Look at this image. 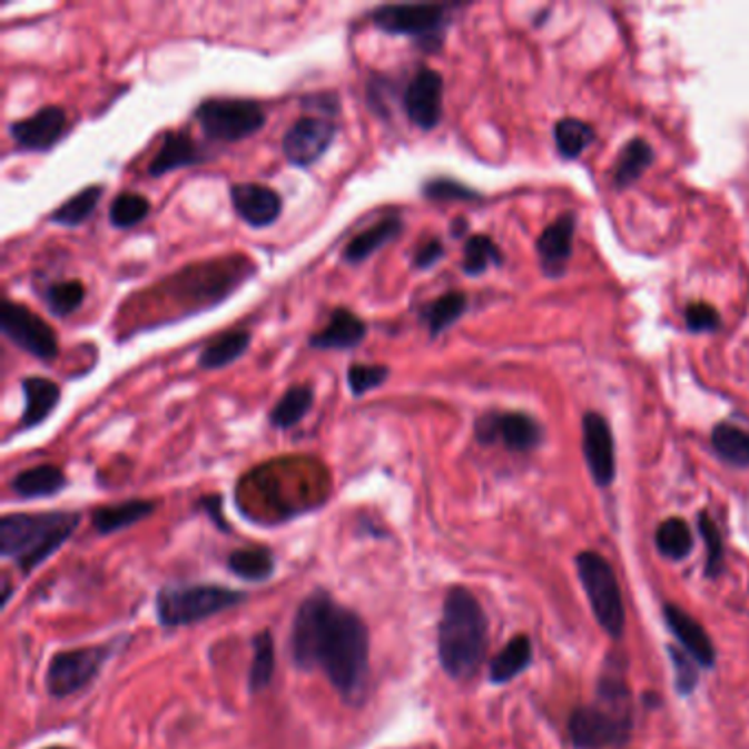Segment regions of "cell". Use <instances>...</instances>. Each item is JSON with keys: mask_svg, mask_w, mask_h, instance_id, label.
I'll use <instances>...</instances> for the list:
<instances>
[{"mask_svg": "<svg viewBox=\"0 0 749 749\" xmlns=\"http://www.w3.org/2000/svg\"><path fill=\"white\" fill-rule=\"evenodd\" d=\"M390 378L387 365H367V363H352L347 367V387L354 398H361L374 390H378Z\"/></svg>", "mask_w": 749, "mask_h": 749, "instance_id": "40", "label": "cell"}, {"mask_svg": "<svg viewBox=\"0 0 749 749\" xmlns=\"http://www.w3.org/2000/svg\"><path fill=\"white\" fill-rule=\"evenodd\" d=\"M656 548L668 561H686L694 548L692 528L681 516H670L656 530Z\"/></svg>", "mask_w": 749, "mask_h": 749, "instance_id": "30", "label": "cell"}, {"mask_svg": "<svg viewBox=\"0 0 749 749\" xmlns=\"http://www.w3.org/2000/svg\"><path fill=\"white\" fill-rule=\"evenodd\" d=\"M367 336V324L347 308H336L324 331L313 334L308 345L322 352H349Z\"/></svg>", "mask_w": 749, "mask_h": 749, "instance_id": "19", "label": "cell"}, {"mask_svg": "<svg viewBox=\"0 0 749 749\" xmlns=\"http://www.w3.org/2000/svg\"><path fill=\"white\" fill-rule=\"evenodd\" d=\"M686 326L690 333H714L721 328V317L710 304L697 302L686 308Z\"/></svg>", "mask_w": 749, "mask_h": 749, "instance_id": "43", "label": "cell"}, {"mask_svg": "<svg viewBox=\"0 0 749 749\" xmlns=\"http://www.w3.org/2000/svg\"><path fill=\"white\" fill-rule=\"evenodd\" d=\"M20 390L24 396V410L20 416V431L40 426L47 417L56 412L62 398V390L58 383L45 376H29L20 381Z\"/></svg>", "mask_w": 749, "mask_h": 749, "instance_id": "21", "label": "cell"}, {"mask_svg": "<svg viewBox=\"0 0 749 749\" xmlns=\"http://www.w3.org/2000/svg\"><path fill=\"white\" fill-rule=\"evenodd\" d=\"M667 651L672 670H674V690L681 697H690L699 686V670L701 668L697 667V662L681 649L668 647Z\"/></svg>", "mask_w": 749, "mask_h": 749, "instance_id": "41", "label": "cell"}, {"mask_svg": "<svg viewBox=\"0 0 749 749\" xmlns=\"http://www.w3.org/2000/svg\"><path fill=\"white\" fill-rule=\"evenodd\" d=\"M574 563L593 618L609 638L620 640L627 629V609L611 563L593 550L581 552Z\"/></svg>", "mask_w": 749, "mask_h": 749, "instance_id": "7", "label": "cell"}, {"mask_svg": "<svg viewBox=\"0 0 749 749\" xmlns=\"http://www.w3.org/2000/svg\"><path fill=\"white\" fill-rule=\"evenodd\" d=\"M442 101H444L442 76L428 67H420L403 95V108L410 121L424 132L437 128L442 121Z\"/></svg>", "mask_w": 749, "mask_h": 749, "instance_id": "14", "label": "cell"}, {"mask_svg": "<svg viewBox=\"0 0 749 749\" xmlns=\"http://www.w3.org/2000/svg\"><path fill=\"white\" fill-rule=\"evenodd\" d=\"M0 331L20 349L38 361L51 363L60 354V341L56 331L36 313L22 304L2 299L0 304Z\"/></svg>", "mask_w": 749, "mask_h": 749, "instance_id": "9", "label": "cell"}, {"mask_svg": "<svg viewBox=\"0 0 749 749\" xmlns=\"http://www.w3.org/2000/svg\"><path fill=\"white\" fill-rule=\"evenodd\" d=\"M205 161H209V155L189 137V132L187 130H176V132H167L164 137V144H161L159 152L155 155V159L148 166V174L159 178V176H166L174 169L200 166Z\"/></svg>", "mask_w": 749, "mask_h": 749, "instance_id": "20", "label": "cell"}, {"mask_svg": "<svg viewBox=\"0 0 749 749\" xmlns=\"http://www.w3.org/2000/svg\"><path fill=\"white\" fill-rule=\"evenodd\" d=\"M576 749L624 748L633 735V708L629 683L620 672L607 670L598 679L595 701L579 706L568 721Z\"/></svg>", "mask_w": 749, "mask_h": 749, "instance_id": "3", "label": "cell"}, {"mask_svg": "<svg viewBox=\"0 0 749 749\" xmlns=\"http://www.w3.org/2000/svg\"><path fill=\"white\" fill-rule=\"evenodd\" d=\"M503 253L489 236H473L464 245V259L462 268L466 275L477 277L484 275L491 266H501Z\"/></svg>", "mask_w": 749, "mask_h": 749, "instance_id": "39", "label": "cell"}, {"mask_svg": "<svg viewBox=\"0 0 749 749\" xmlns=\"http://www.w3.org/2000/svg\"><path fill=\"white\" fill-rule=\"evenodd\" d=\"M338 135V124L324 117L297 119L282 139L284 159L295 167L315 166L331 148Z\"/></svg>", "mask_w": 749, "mask_h": 749, "instance_id": "11", "label": "cell"}, {"mask_svg": "<svg viewBox=\"0 0 749 749\" xmlns=\"http://www.w3.org/2000/svg\"><path fill=\"white\" fill-rule=\"evenodd\" d=\"M712 449L714 453L735 469L749 466V433L730 422H721L712 428Z\"/></svg>", "mask_w": 749, "mask_h": 749, "instance_id": "31", "label": "cell"}, {"mask_svg": "<svg viewBox=\"0 0 749 749\" xmlns=\"http://www.w3.org/2000/svg\"><path fill=\"white\" fill-rule=\"evenodd\" d=\"M315 405V392L308 385H293L286 390V394L277 401V405L270 410L268 422L273 428L288 431L304 422V417L313 412Z\"/></svg>", "mask_w": 749, "mask_h": 749, "instance_id": "28", "label": "cell"}, {"mask_svg": "<svg viewBox=\"0 0 749 749\" xmlns=\"http://www.w3.org/2000/svg\"><path fill=\"white\" fill-rule=\"evenodd\" d=\"M273 674H275V640L270 631H259L253 638V660L247 677L250 694H257L264 688H268Z\"/></svg>", "mask_w": 749, "mask_h": 749, "instance_id": "34", "label": "cell"}, {"mask_svg": "<svg viewBox=\"0 0 749 749\" xmlns=\"http://www.w3.org/2000/svg\"><path fill=\"white\" fill-rule=\"evenodd\" d=\"M67 132V110L62 106H45L27 119L9 124V135L22 152H49Z\"/></svg>", "mask_w": 749, "mask_h": 749, "instance_id": "13", "label": "cell"}, {"mask_svg": "<svg viewBox=\"0 0 749 749\" xmlns=\"http://www.w3.org/2000/svg\"><path fill=\"white\" fill-rule=\"evenodd\" d=\"M11 593H13V589H11V581H9V576L4 574V576H2V604H7V602H9Z\"/></svg>", "mask_w": 749, "mask_h": 749, "instance_id": "46", "label": "cell"}, {"mask_svg": "<svg viewBox=\"0 0 749 749\" xmlns=\"http://www.w3.org/2000/svg\"><path fill=\"white\" fill-rule=\"evenodd\" d=\"M275 556L264 548L234 550L227 559V568L234 576L247 583H264L275 574Z\"/></svg>", "mask_w": 749, "mask_h": 749, "instance_id": "29", "label": "cell"}, {"mask_svg": "<svg viewBox=\"0 0 749 749\" xmlns=\"http://www.w3.org/2000/svg\"><path fill=\"white\" fill-rule=\"evenodd\" d=\"M110 658L106 644L82 647L56 653L47 668V692L53 699H67L83 690Z\"/></svg>", "mask_w": 749, "mask_h": 749, "instance_id": "10", "label": "cell"}, {"mask_svg": "<svg viewBox=\"0 0 749 749\" xmlns=\"http://www.w3.org/2000/svg\"><path fill=\"white\" fill-rule=\"evenodd\" d=\"M80 521L82 514L71 510L4 514L0 519V554L29 576L71 541Z\"/></svg>", "mask_w": 749, "mask_h": 749, "instance_id": "4", "label": "cell"}, {"mask_svg": "<svg viewBox=\"0 0 749 749\" xmlns=\"http://www.w3.org/2000/svg\"><path fill=\"white\" fill-rule=\"evenodd\" d=\"M198 505L207 512V516H209L220 530H229V525L225 523V516H223V497H220V495L203 497V500L198 501Z\"/></svg>", "mask_w": 749, "mask_h": 749, "instance_id": "45", "label": "cell"}, {"mask_svg": "<svg viewBox=\"0 0 749 749\" xmlns=\"http://www.w3.org/2000/svg\"><path fill=\"white\" fill-rule=\"evenodd\" d=\"M45 749H71V748H62V746H53V748H45Z\"/></svg>", "mask_w": 749, "mask_h": 749, "instance_id": "47", "label": "cell"}, {"mask_svg": "<svg viewBox=\"0 0 749 749\" xmlns=\"http://www.w3.org/2000/svg\"><path fill=\"white\" fill-rule=\"evenodd\" d=\"M403 229H405V223H403L401 216L394 214V216L383 218L381 223L372 225L369 229L361 231L358 236H354V238L347 243V247L343 249V262H345V264H352V266L363 264V262H365L367 257H372L376 250H381L383 247H387L390 243L398 240L401 234H403Z\"/></svg>", "mask_w": 749, "mask_h": 749, "instance_id": "24", "label": "cell"}, {"mask_svg": "<svg viewBox=\"0 0 749 749\" xmlns=\"http://www.w3.org/2000/svg\"><path fill=\"white\" fill-rule=\"evenodd\" d=\"M150 214V200L137 191H121L112 198L108 209V220L117 229H132L141 225Z\"/></svg>", "mask_w": 749, "mask_h": 749, "instance_id": "36", "label": "cell"}, {"mask_svg": "<svg viewBox=\"0 0 749 749\" xmlns=\"http://www.w3.org/2000/svg\"><path fill=\"white\" fill-rule=\"evenodd\" d=\"M653 161H656V150L651 148V144L644 139H631L624 146L620 161L615 166V174H613L615 187L622 189L640 180L642 174L653 166Z\"/></svg>", "mask_w": 749, "mask_h": 749, "instance_id": "32", "label": "cell"}, {"mask_svg": "<svg viewBox=\"0 0 749 749\" xmlns=\"http://www.w3.org/2000/svg\"><path fill=\"white\" fill-rule=\"evenodd\" d=\"M554 139H556L559 152L565 159H576L593 144L595 130H593L591 124H587L583 119L565 117L554 126Z\"/></svg>", "mask_w": 749, "mask_h": 749, "instance_id": "35", "label": "cell"}, {"mask_svg": "<svg viewBox=\"0 0 749 749\" xmlns=\"http://www.w3.org/2000/svg\"><path fill=\"white\" fill-rule=\"evenodd\" d=\"M155 512H157V501L128 500L95 507L92 514H90V521H92L95 532H99L101 536H110L115 532L128 530V528L146 521Z\"/></svg>", "mask_w": 749, "mask_h": 749, "instance_id": "22", "label": "cell"}, {"mask_svg": "<svg viewBox=\"0 0 749 749\" xmlns=\"http://www.w3.org/2000/svg\"><path fill=\"white\" fill-rule=\"evenodd\" d=\"M455 4L444 2H401L378 4L369 20L387 36H407L424 51H437L444 45V33L451 24Z\"/></svg>", "mask_w": 749, "mask_h": 749, "instance_id": "6", "label": "cell"}, {"mask_svg": "<svg viewBox=\"0 0 749 749\" xmlns=\"http://www.w3.org/2000/svg\"><path fill=\"white\" fill-rule=\"evenodd\" d=\"M574 234H576V216L563 214L539 236L536 250L541 257V266L550 277H559L565 273L568 262L572 257Z\"/></svg>", "mask_w": 749, "mask_h": 749, "instance_id": "18", "label": "cell"}, {"mask_svg": "<svg viewBox=\"0 0 749 749\" xmlns=\"http://www.w3.org/2000/svg\"><path fill=\"white\" fill-rule=\"evenodd\" d=\"M247 600L245 591L225 584H171L157 593V618L166 629L189 627Z\"/></svg>", "mask_w": 749, "mask_h": 749, "instance_id": "5", "label": "cell"}, {"mask_svg": "<svg viewBox=\"0 0 749 749\" xmlns=\"http://www.w3.org/2000/svg\"><path fill=\"white\" fill-rule=\"evenodd\" d=\"M231 205L243 223L253 229H266L282 216V196L262 183H236L229 189Z\"/></svg>", "mask_w": 749, "mask_h": 749, "instance_id": "17", "label": "cell"}, {"mask_svg": "<svg viewBox=\"0 0 749 749\" xmlns=\"http://www.w3.org/2000/svg\"><path fill=\"white\" fill-rule=\"evenodd\" d=\"M253 334L249 331H229L211 338L198 354V367L216 372L234 365L249 352Z\"/></svg>", "mask_w": 749, "mask_h": 749, "instance_id": "25", "label": "cell"}, {"mask_svg": "<svg viewBox=\"0 0 749 749\" xmlns=\"http://www.w3.org/2000/svg\"><path fill=\"white\" fill-rule=\"evenodd\" d=\"M489 651V615L477 595L455 584L442 602L437 624V660L442 670L455 681L473 679Z\"/></svg>", "mask_w": 749, "mask_h": 749, "instance_id": "2", "label": "cell"}, {"mask_svg": "<svg viewBox=\"0 0 749 749\" xmlns=\"http://www.w3.org/2000/svg\"><path fill=\"white\" fill-rule=\"evenodd\" d=\"M203 135L218 144H238L257 135L266 126L264 108L253 99L211 97L194 110Z\"/></svg>", "mask_w": 749, "mask_h": 749, "instance_id": "8", "label": "cell"}, {"mask_svg": "<svg viewBox=\"0 0 749 749\" xmlns=\"http://www.w3.org/2000/svg\"><path fill=\"white\" fill-rule=\"evenodd\" d=\"M466 308H469L466 293L451 290L422 306L420 322L428 328V336L435 338L444 331H449L453 324H457L460 317L466 313Z\"/></svg>", "mask_w": 749, "mask_h": 749, "instance_id": "27", "label": "cell"}, {"mask_svg": "<svg viewBox=\"0 0 749 749\" xmlns=\"http://www.w3.org/2000/svg\"><path fill=\"white\" fill-rule=\"evenodd\" d=\"M475 437L480 444L501 442L507 451L528 453L541 444L543 428L534 417L521 412H491L477 420Z\"/></svg>", "mask_w": 749, "mask_h": 749, "instance_id": "12", "label": "cell"}, {"mask_svg": "<svg viewBox=\"0 0 749 749\" xmlns=\"http://www.w3.org/2000/svg\"><path fill=\"white\" fill-rule=\"evenodd\" d=\"M422 196L428 200H480L482 196L455 178H431L422 185Z\"/></svg>", "mask_w": 749, "mask_h": 749, "instance_id": "42", "label": "cell"}, {"mask_svg": "<svg viewBox=\"0 0 749 749\" xmlns=\"http://www.w3.org/2000/svg\"><path fill=\"white\" fill-rule=\"evenodd\" d=\"M290 656L302 670H322L334 690L347 701L365 697L369 677V631L363 618L315 589L295 611Z\"/></svg>", "mask_w": 749, "mask_h": 749, "instance_id": "1", "label": "cell"}, {"mask_svg": "<svg viewBox=\"0 0 749 749\" xmlns=\"http://www.w3.org/2000/svg\"><path fill=\"white\" fill-rule=\"evenodd\" d=\"M662 615L670 635L681 644V651L697 662V667L701 670L717 667V647L699 620L672 602L662 607Z\"/></svg>", "mask_w": 749, "mask_h": 749, "instance_id": "16", "label": "cell"}, {"mask_svg": "<svg viewBox=\"0 0 749 749\" xmlns=\"http://www.w3.org/2000/svg\"><path fill=\"white\" fill-rule=\"evenodd\" d=\"M104 187L101 185H90L83 187L82 191H78L73 198H69L67 203H62L51 216L49 220L53 225L67 227V229H78L82 227L83 223L95 214L99 200H101Z\"/></svg>", "mask_w": 749, "mask_h": 749, "instance_id": "33", "label": "cell"}, {"mask_svg": "<svg viewBox=\"0 0 749 749\" xmlns=\"http://www.w3.org/2000/svg\"><path fill=\"white\" fill-rule=\"evenodd\" d=\"M583 453L593 482L609 489L615 480V442L607 417L595 412L583 417Z\"/></svg>", "mask_w": 749, "mask_h": 749, "instance_id": "15", "label": "cell"}, {"mask_svg": "<svg viewBox=\"0 0 749 749\" xmlns=\"http://www.w3.org/2000/svg\"><path fill=\"white\" fill-rule=\"evenodd\" d=\"M534 660V649H532V640L528 635H514L500 653L491 660L489 667V679L495 686H503L510 683L512 679H516L519 674H523L528 668L532 667Z\"/></svg>", "mask_w": 749, "mask_h": 749, "instance_id": "26", "label": "cell"}, {"mask_svg": "<svg viewBox=\"0 0 749 749\" xmlns=\"http://www.w3.org/2000/svg\"><path fill=\"white\" fill-rule=\"evenodd\" d=\"M442 257H444V245H442V240L431 238V240H426L424 245H420L416 253H414V268H417V270H426V268L435 266Z\"/></svg>", "mask_w": 749, "mask_h": 749, "instance_id": "44", "label": "cell"}, {"mask_svg": "<svg viewBox=\"0 0 749 749\" xmlns=\"http://www.w3.org/2000/svg\"><path fill=\"white\" fill-rule=\"evenodd\" d=\"M9 486L13 495H18L20 500H47V497L60 495L69 486V480L60 466L40 464V466L20 471L11 480Z\"/></svg>", "mask_w": 749, "mask_h": 749, "instance_id": "23", "label": "cell"}, {"mask_svg": "<svg viewBox=\"0 0 749 749\" xmlns=\"http://www.w3.org/2000/svg\"><path fill=\"white\" fill-rule=\"evenodd\" d=\"M86 288L78 279L56 282L45 290V304L53 317H69L82 308Z\"/></svg>", "mask_w": 749, "mask_h": 749, "instance_id": "38", "label": "cell"}, {"mask_svg": "<svg viewBox=\"0 0 749 749\" xmlns=\"http://www.w3.org/2000/svg\"><path fill=\"white\" fill-rule=\"evenodd\" d=\"M697 528L706 545V579L717 581L726 572V543L721 530L708 512H699Z\"/></svg>", "mask_w": 749, "mask_h": 749, "instance_id": "37", "label": "cell"}]
</instances>
